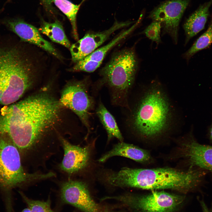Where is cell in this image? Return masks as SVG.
<instances>
[{
    "label": "cell",
    "mask_w": 212,
    "mask_h": 212,
    "mask_svg": "<svg viewBox=\"0 0 212 212\" xmlns=\"http://www.w3.org/2000/svg\"><path fill=\"white\" fill-rule=\"evenodd\" d=\"M59 101L42 91L3 108L0 113V135L7 136L31 165L43 163L59 145L49 138L59 118Z\"/></svg>",
    "instance_id": "obj_1"
},
{
    "label": "cell",
    "mask_w": 212,
    "mask_h": 212,
    "mask_svg": "<svg viewBox=\"0 0 212 212\" xmlns=\"http://www.w3.org/2000/svg\"><path fill=\"white\" fill-rule=\"evenodd\" d=\"M24 42L0 35V104L17 101L34 82L41 66Z\"/></svg>",
    "instance_id": "obj_2"
},
{
    "label": "cell",
    "mask_w": 212,
    "mask_h": 212,
    "mask_svg": "<svg viewBox=\"0 0 212 212\" xmlns=\"http://www.w3.org/2000/svg\"><path fill=\"white\" fill-rule=\"evenodd\" d=\"M206 171L195 168L185 171L170 168L138 169L124 168L109 173L105 180L116 187L147 190L170 189L187 193L202 184Z\"/></svg>",
    "instance_id": "obj_3"
},
{
    "label": "cell",
    "mask_w": 212,
    "mask_h": 212,
    "mask_svg": "<svg viewBox=\"0 0 212 212\" xmlns=\"http://www.w3.org/2000/svg\"><path fill=\"white\" fill-rule=\"evenodd\" d=\"M160 87L155 82L127 109L126 125L143 138L160 136L168 131L172 124L173 108Z\"/></svg>",
    "instance_id": "obj_4"
},
{
    "label": "cell",
    "mask_w": 212,
    "mask_h": 212,
    "mask_svg": "<svg viewBox=\"0 0 212 212\" xmlns=\"http://www.w3.org/2000/svg\"><path fill=\"white\" fill-rule=\"evenodd\" d=\"M134 49L126 48L115 52L100 70V78L92 85L96 93L104 86L108 89L114 106L127 109L130 92L133 84L138 66Z\"/></svg>",
    "instance_id": "obj_5"
},
{
    "label": "cell",
    "mask_w": 212,
    "mask_h": 212,
    "mask_svg": "<svg viewBox=\"0 0 212 212\" xmlns=\"http://www.w3.org/2000/svg\"><path fill=\"white\" fill-rule=\"evenodd\" d=\"M19 151L6 136L0 135V186L7 191L56 176L52 172L29 173L21 164Z\"/></svg>",
    "instance_id": "obj_6"
},
{
    "label": "cell",
    "mask_w": 212,
    "mask_h": 212,
    "mask_svg": "<svg viewBox=\"0 0 212 212\" xmlns=\"http://www.w3.org/2000/svg\"><path fill=\"white\" fill-rule=\"evenodd\" d=\"M91 85L88 77L70 81L64 87L59 101L62 107L70 109L78 116L87 129L86 138L91 130L90 119L95 105L90 93Z\"/></svg>",
    "instance_id": "obj_7"
},
{
    "label": "cell",
    "mask_w": 212,
    "mask_h": 212,
    "mask_svg": "<svg viewBox=\"0 0 212 212\" xmlns=\"http://www.w3.org/2000/svg\"><path fill=\"white\" fill-rule=\"evenodd\" d=\"M185 198L183 196L162 191L143 195L125 194L105 196L102 200L117 201L136 212H173L182 204Z\"/></svg>",
    "instance_id": "obj_8"
},
{
    "label": "cell",
    "mask_w": 212,
    "mask_h": 212,
    "mask_svg": "<svg viewBox=\"0 0 212 212\" xmlns=\"http://www.w3.org/2000/svg\"><path fill=\"white\" fill-rule=\"evenodd\" d=\"M189 0H169L162 3L150 13L149 17L161 23L162 34H167L177 44L179 26Z\"/></svg>",
    "instance_id": "obj_9"
},
{
    "label": "cell",
    "mask_w": 212,
    "mask_h": 212,
    "mask_svg": "<svg viewBox=\"0 0 212 212\" xmlns=\"http://www.w3.org/2000/svg\"><path fill=\"white\" fill-rule=\"evenodd\" d=\"M60 196L64 203L72 205L84 212H102V208L93 199L84 182L69 179L60 187Z\"/></svg>",
    "instance_id": "obj_10"
},
{
    "label": "cell",
    "mask_w": 212,
    "mask_h": 212,
    "mask_svg": "<svg viewBox=\"0 0 212 212\" xmlns=\"http://www.w3.org/2000/svg\"><path fill=\"white\" fill-rule=\"evenodd\" d=\"M132 22H116L110 28L102 32H89L71 45L69 48L72 61L76 63L95 50L114 32L129 25Z\"/></svg>",
    "instance_id": "obj_11"
},
{
    "label": "cell",
    "mask_w": 212,
    "mask_h": 212,
    "mask_svg": "<svg viewBox=\"0 0 212 212\" xmlns=\"http://www.w3.org/2000/svg\"><path fill=\"white\" fill-rule=\"evenodd\" d=\"M2 23L9 31L17 36L21 41L36 45L58 59H61L57 50L42 37L39 30L34 26L18 19L5 20Z\"/></svg>",
    "instance_id": "obj_12"
},
{
    "label": "cell",
    "mask_w": 212,
    "mask_h": 212,
    "mask_svg": "<svg viewBox=\"0 0 212 212\" xmlns=\"http://www.w3.org/2000/svg\"><path fill=\"white\" fill-rule=\"evenodd\" d=\"M59 138L64 151L63 159L59 166L60 169L71 175L85 167L89 159L90 145L81 147L71 144L61 135Z\"/></svg>",
    "instance_id": "obj_13"
},
{
    "label": "cell",
    "mask_w": 212,
    "mask_h": 212,
    "mask_svg": "<svg viewBox=\"0 0 212 212\" xmlns=\"http://www.w3.org/2000/svg\"><path fill=\"white\" fill-rule=\"evenodd\" d=\"M191 134L182 143V155L191 167L209 172L212 174V146L200 144Z\"/></svg>",
    "instance_id": "obj_14"
},
{
    "label": "cell",
    "mask_w": 212,
    "mask_h": 212,
    "mask_svg": "<svg viewBox=\"0 0 212 212\" xmlns=\"http://www.w3.org/2000/svg\"><path fill=\"white\" fill-rule=\"evenodd\" d=\"M212 5V0H211L201 5L187 19L183 25L186 35L185 44L204 28Z\"/></svg>",
    "instance_id": "obj_15"
},
{
    "label": "cell",
    "mask_w": 212,
    "mask_h": 212,
    "mask_svg": "<svg viewBox=\"0 0 212 212\" xmlns=\"http://www.w3.org/2000/svg\"><path fill=\"white\" fill-rule=\"evenodd\" d=\"M115 156L124 157L140 163L148 162L151 159L148 151L122 142L116 144L112 149L103 155L98 161L99 162H104Z\"/></svg>",
    "instance_id": "obj_16"
},
{
    "label": "cell",
    "mask_w": 212,
    "mask_h": 212,
    "mask_svg": "<svg viewBox=\"0 0 212 212\" xmlns=\"http://www.w3.org/2000/svg\"><path fill=\"white\" fill-rule=\"evenodd\" d=\"M95 111L100 122L107 132L108 141L116 138L120 142H122L123 138L115 120L100 100Z\"/></svg>",
    "instance_id": "obj_17"
},
{
    "label": "cell",
    "mask_w": 212,
    "mask_h": 212,
    "mask_svg": "<svg viewBox=\"0 0 212 212\" xmlns=\"http://www.w3.org/2000/svg\"><path fill=\"white\" fill-rule=\"evenodd\" d=\"M39 31L47 36L53 42L69 49L71 44L61 23L56 21L53 23L44 22Z\"/></svg>",
    "instance_id": "obj_18"
},
{
    "label": "cell",
    "mask_w": 212,
    "mask_h": 212,
    "mask_svg": "<svg viewBox=\"0 0 212 212\" xmlns=\"http://www.w3.org/2000/svg\"><path fill=\"white\" fill-rule=\"evenodd\" d=\"M141 15L137 22L130 27L122 32L107 44L96 49L85 57L102 63L108 52L123 39L127 37L136 28L142 19V15Z\"/></svg>",
    "instance_id": "obj_19"
},
{
    "label": "cell",
    "mask_w": 212,
    "mask_h": 212,
    "mask_svg": "<svg viewBox=\"0 0 212 212\" xmlns=\"http://www.w3.org/2000/svg\"><path fill=\"white\" fill-rule=\"evenodd\" d=\"M55 5L67 16L71 24L74 38L79 39L76 23V17L81 4H75L68 0H51Z\"/></svg>",
    "instance_id": "obj_20"
},
{
    "label": "cell",
    "mask_w": 212,
    "mask_h": 212,
    "mask_svg": "<svg viewBox=\"0 0 212 212\" xmlns=\"http://www.w3.org/2000/svg\"><path fill=\"white\" fill-rule=\"evenodd\" d=\"M212 43V16L208 28L195 42L183 54L184 57L188 60L197 52L209 47Z\"/></svg>",
    "instance_id": "obj_21"
},
{
    "label": "cell",
    "mask_w": 212,
    "mask_h": 212,
    "mask_svg": "<svg viewBox=\"0 0 212 212\" xmlns=\"http://www.w3.org/2000/svg\"><path fill=\"white\" fill-rule=\"evenodd\" d=\"M19 193L28 207L20 212H54L51 208L49 198L46 201L34 200L28 198L21 192Z\"/></svg>",
    "instance_id": "obj_22"
},
{
    "label": "cell",
    "mask_w": 212,
    "mask_h": 212,
    "mask_svg": "<svg viewBox=\"0 0 212 212\" xmlns=\"http://www.w3.org/2000/svg\"><path fill=\"white\" fill-rule=\"evenodd\" d=\"M102 63L92 60L85 57L79 61L70 69L72 72L84 71L92 72L100 67Z\"/></svg>",
    "instance_id": "obj_23"
},
{
    "label": "cell",
    "mask_w": 212,
    "mask_h": 212,
    "mask_svg": "<svg viewBox=\"0 0 212 212\" xmlns=\"http://www.w3.org/2000/svg\"><path fill=\"white\" fill-rule=\"evenodd\" d=\"M162 28L160 22L153 21L145 29L144 33L148 38L158 44L161 42L160 34Z\"/></svg>",
    "instance_id": "obj_24"
},
{
    "label": "cell",
    "mask_w": 212,
    "mask_h": 212,
    "mask_svg": "<svg viewBox=\"0 0 212 212\" xmlns=\"http://www.w3.org/2000/svg\"><path fill=\"white\" fill-rule=\"evenodd\" d=\"M199 202L201 206L203 212H212V210L210 209L203 200H199Z\"/></svg>",
    "instance_id": "obj_25"
},
{
    "label": "cell",
    "mask_w": 212,
    "mask_h": 212,
    "mask_svg": "<svg viewBox=\"0 0 212 212\" xmlns=\"http://www.w3.org/2000/svg\"><path fill=\"white\" fill-rule=\"evenodd\" d=\"M208 134L209 139L212 143V123L209 127Z\"/></svg>",
    "instance_id": "obj_26"
},
{
    "label": "cell",
    "mask_w": 212,
    "mask_h": 212,
    "mask_svg": "<svg viewBox=\"0 0 212 212\" xmlns=\"http://www.w3.org/2000/svg\"><path fill=\"white\" fill-rule=\"evenodd\" d=\"M49 2H51V0H47Z\"/></svg>",
    "instance_id": "obj_27"
},
{
    "label": "cell",
    "mask_w": 212,
    "mask_h": 212,
    "mask_svg": "<svg viewBox=\"0 0 212 212\" xmlns=\"http://www.w3.org/2000/svg\"><path fill=\"white\" fill-rule=\"evenodd\" d=\"M110 212V211H106V212Z\"/></svg>",
    "instance_id": "obj_28"
}]
</instances>
